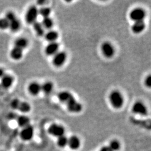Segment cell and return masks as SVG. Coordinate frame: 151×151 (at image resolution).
Masks as SVG:
<instances>
[{
  "label": "cell",
  "instance_id": "cell-1",
  "mask_svg": "<svg viewBox=\"0 0 151 151\" xmlns=\"http://www.w3.org/2000/svg\"><path fill=\"white\" fill-rule=\"evenodd\" d=\"M109 101L110 104L115 109H120L123 106L124 97L120 92L115 90L109 95Z\"/></svg>",
  "mask_w": 151,
  "mask_h": 151
},
{
  "label": "cell",
  "instance_id": "cell-2",
  "mask_svg": "<svg viewBox=\"0 0 151 151\" xmlns=\"http://www.w3.org/2000/svg\"><path fill=\"white\" fill-rule=\"evenodd\" d=\"M5 18L9 22V29L11 32H16L19 30L21 27V23L13 12H7L6 14Z\"/></svg>",
  "mask_w": 151,
  "mask_h": 151
},
{
  "label": "cell",
  "instance_id": "cell-3",
  "mask_svg": "<svg viewBox=\"0 0 151 151\" xmlns=\"http://www.w3.org/2000/svg\"><path fill=\"white\" fill-rule=\"evenodd\" d=\"M65 103L66 104L68 110L70 113H78L81 112L82 110V105L76 100L75 98L72 94L66 100Z\"/></svg>",
  "mask_w": 151,
  "mask_h": 151
},
{
  "label": "cell",
  "instance_id": "cell-4",
  "mask_svg": "<svg viewBox=\"0 0 151 151\" xmlns=\"http://www.w3.org/2000/svg\"><path fill=\"white\" fill-rule=\"evenodd\" d=\"M11 107L14 110H17L23 113H27L30 111L31 106L29 104L22 101L18 99H15L11 102Z\"/></svg>",
  "mask_w": 151,
  "mask_h": 151
},
{
  "label": "cell",
  "instance_id": "cell-5",
  "mask_svg": "<svg viewBox=\"0 0 151 151\" xmlns=\"http://www.w3.org/2000/svg\"><path fill=\"white\" fill-rule=\"evenodd\" d=\"M39 15V10L36 6H31L27 10L25 15V21L28 24H33L37 22Z\"/></svg>",
  "mask_w": 151,
  "mask_h": 151
},
{
  "label": "cell",
  "instance_id": "cell-6",
  "mask_svg": "<svg viewBox=\"0 0 151 151\" xmlns=\"http://www.w3.org/2000/svg\"><path fill=\"white\" fill-rule=\"evenodd\" d=\"M146 16V11L139 7L134 9L129 14L130 19L134 22L143 21Z\"/></svg>",
  "mask_w": 151,
  "mask_h": 151
},
{
  "label": "cell",
  "instance_id": "cell-7",
  "mask_svg": "<svg viewBox=\"0 0 151 151\" xmlns=\"http://www.w3.org/2000/svg\"><path fill=\"white\" fill-rule=\"evenodd\" d=\"M48 132L50 135L55 137H60L65 135V128L59 124H52L49 127Z\"/></svg>",
  "mask_w": 151,
  "mask_h": 151
},
{
  "label": "cell",
  "instance_id": "cell-8",
  "mask_svg": "<svg viewBox=\"0 0 151 151\" xmlns=\"http://www.w3.org/2000/svg\"><path fill=\"white\" fill-rule=\"evenodd\" d=\"M101 50L103 54L106 58H111L115 54V49L113 45L110 42H104L101 46Z\"/></svg>",
  "mask_w": 151,
  "mask_h": 151
},
{
  "label": "cell",
  "instance_id": "cell-9",
  "mask_svg": "<svg viewBox=\"0 0 151 151\" xmlns=\"http://www.w3.org/2000/svg\"><path fill=\"white\" fill-rule=\"evenodd\" d=\"M67 60V54L64 52H58L54 54L52 63L54 66L59 67L65 64Z\"/></svg>",
  "mask_w": 151,
  "mask_h": 151
},
{
  "label": "cell",
  "instance_id": "cell-10",
  "mask_svg": "<svg viewBox=\"0 0 151 151\" xmlns=\"http://www.w3.org/2000/svg\"><path fill=\"white\" fill-rule=\"evenodd\" d=\"M34 128L30 124L27 127L23 128L22 130L20 135L22 140L28 141L31 140L34 136Z\"/></svg>",
  "mask_w": 151,
  "mask_h": 151
},
{
  "label": "cell",
  "instance_id": "cell-11",
  "mask_svg": "<svg viewBox=\"0 0 151 151\" xmlns=\"http://www.w3.org/2000/svg\"><path fill=\"white\" fill-rule=\"evenodd\" d=\"M133 113L140 115L145 116L148 114V109L146 105L140 101L135 102L132 106Z\"/></svg>",
  "mask_w": 151,
  "mask_h": 151
},
{
  "label": "cell",
  "instance_id": "cell-12",
  "mask_svg": "<svg viewBox=\"0 0 151 151\" xmlns=\"http://www.w3.org/2000/svg\"><path fill=\"white\" fill-rule=\"evenodd\" d=\"M14 81V78L12 76L10 75H5L0 81V86L2 88L5 89H9L10 88Z\"/></svg>",
  "mask_w": 151,
  "mask_h": 151
},
{
  "label": "cell",
  "instance_id": "cell-13",
  "mask_svg": "<svg viewBox=\"0 0 151 151\" xmlns=\"http://www.w3.org/2000/svg\"><path fill=\"white\" fill-rule=\"evenodd\" d=\"M67 146L72 150H78L81 146L80 139L76 135H72L68 138Z\"/></svg>",
  "mask_w": 151,
  "mask_h": 151
},
{
  "label": "cell",
  "instance_id": "cell-14",
  "mask_svg": "<svg viewBox=\"0 0 151 151\" xmlns=\"http://www.w3.org/2000/svg\"><path fill=\"white\" fill-rule=\"evenodd\" d=\"M59 48H60V45L56 42L49 43L45 48V52L46 54L49 56L54 55V54L58 52Z\"/></svg>",
  "mask_w": 151,
  "mask_h": 151
},
{
  "label": "cell",
  "instance_id": "cell-15",
  "mask_svg": "<svg viewBox=\"0 0 151 151\" xmlns=\"http://www.w3.org/2000/svg\"><path fill=\"white\" fill-rule=\"evenodd\" d=\"M27 90L32 95L37 96L40 92L42 91L41 85L37 82H32L29 85Z\"/></svg>",
  "mask_w": 151,
  "mask_h": 151
},
{
  "label": "cell",
  "instance_id": "cell-16",
  "mask_svg": "<svg viewBox=\"0 0 151 151\" xmlns=\"http://www.w3.org/2000/svg\"><path fill=\"white\" fill-rule=\"evenodd\" d=\"M146 24L144 21L141 22H134V23L132 25L131 29L132 32L136 34H140L145 29Z\"/></svg>",
  "mask_w": 151,
  "mask_h": 151
},
{
  "label": "cell",
  "instance_id": "cell-17",
  "mask_svg": "<svg viewBox=\"0 0 151 151\" xmlns=\"http://www.w3.org/2000/svg\"><path fill=\"white\" fill-rule=\"evenodd\" d=\"M23 55V50L19 48L16 47L11 49L10 52V57L12 60H21Z\"/></svg>",
  "mask_w": 151,
  "mask_h": 151
},
{
  "label": "cell",
  "instance_id": "cell-18",
  "mask_svg": "<svg viewBox=\"0 0 151 151\" xmlns=\"http://www.w3.org/2000/svg\"><path fill=\"white\" fill-rule=\"evenodd\" d=\"M18 125L21 128H25L30 125V119L25 115H20L16 118Z\"/></svg>",
  "mask_w": 151,
  "mask_h": 151
},
{
  "label": "cell",
  "instance_id": "cell-19",
  "mask_svg": "<svg viewBox=\"0 0 151 151\" xmlns=\"http://www.w3.org/2000/svg\"><path fill=\"white\" fill-rule=\"evenodd\" d=\"M14 44H15L14 47L22 49V50H24L28 46L29 42L26 38L22 37V38H17L15 41Z\"/></svg>",
  "mask_w": 151,
  "mask_h": 151
},
{
  "label": "cell",
  "instance_id": "cell-20",
  "mask_svg": "<svg viewBox=\"0 0 151 151\" xmlns=\"http://www.w3.org/2000/svg\"><path fill=\"white\" fill-rule=\"evenodd\" d=\"M53 83L50 81H48L41 85V91L43 92L45 94L48 95L53 91Z\"/></svg>",
  "mask_w": 151,
  "mask_h": 151
},
{
  "label": "cell",
  "instance_id": "cell-21",
  "mask_svg": "<svg viewBox=\"0 0 151 151\" xmlns=\"http://www.w3.org/2000/svg\"><path fill=\"white\" fill-rule=\"evenodd\" d=\"M58 38V32L54 30H50L45 34V39L50 43L54 42Z\"/></svg>",
  "mask_w": 151,
  "mask_h": 151
},
{
  "label": "cell",
  "instance_id": "cell-22",
  "mask_svg": "<svg viewBox=\"0 0 151 151\" xmlns=\"http://www.w3.org/2000/svg\"><path fill=\"white\" fill-rule=\"evenodd\" d=\"M33 28L39 37H42L44 35V28L42 26V24L39 22H35L33 24Z\"/></svg>",
  "mask_w": 151,
  "mask_h": 151
},
{
  "label": "cell",
  "instance_id": "cell-23",
  "mask_svg": "<svg viewBox=\"0 0 151 151\" xmlns=\"http://www.w3.org/2000/svg\"><path fill=\"white\" fill-rule=\"evenodd\" d=\"M44 28H45L47 29H50L53 26V22L52 19H50L49 17L43 18L42 22L41 23Z\"/></svg>",
  "mask_w": 151,
  "mask_h": 151
},
{
  "label": "cell",
  "instance_id": "cell-24",
  "mask_svg": "<svg viewBox=\"0 0 151 151\" xmlns=\"http://www.w3.org/2000/svg\"><path fill=\"white\" fill-rule=\"evenodd\" d=\"M57 144L60 148H64L68 145V138L65 135L58 138Z\"/></svg>",
  "mask_w": 151,
  "mask_h": 151
},
{
  "label": "cell",
  "instance_id": "cell-25",
  "mask_svg": "<svg viewBox=\"0 0 151 151\" xmlns=\"http://www.w3.org/2000/svg\"><path fill=\"white\" fill-rule=\"evenodd\" d=\"M108 146L113 151H118L120 149L121 145L118 140L114 139L110 142Z\"/></svg>",
  "mask_w": 151,
  "mask_h": 151
},
{
  "label": "cell",
  "instance_id": "cell-26",
  "mask_svg": "<svg viewBox=\"0 0 151 151\" xmlns=\"http://www.w3.org/2000/svg\"><path fill=\"white\" fill-rule=\"evenodd\" d=\"M51 13V10L49 7H44L39 10V14H40L43 18L48 17Z\"/></svg>",
  "mask_w": 151,
  "mask_h": 151
},
{
  "label": "cell",
  "instance_id": "cell-27",
  "mask_svg": "<svg viewBox=\"0 0 151 151\" xmlns=\"http://www.w3.org/2000/svg\"><path fill=\"white\" fill-rule=\"evenodd\" d=\"M9 28V22L6 19L1 18L0 19V29L1 30H6Z\"/></svg>",
  "mask_w": 151,
  "mask_h": 151
},
{
  "label": "cell",
  "instance_id": "cell-28",
  "mask_svg": "<svg viewBox=\"0 0 151 151\" xmlns=\"http://www.w3.org/2000/svg\"><path fill=\"white\" fill-rule=\"evenodd\" d=\"M145 84L146 86L148 87H151V76H148L145 80Z\"/></svg>",
  "mask_w": 151,
  "mask_h": 151
},
{
  "label": "cell",
  "instance_id": "cell-29",
  "mask_svg": "<svg viewBox=\"0 0 151 151\" xmlns=\"http://www.w3.org/2000/svg\"><path fill=\"white\" fill-rule=\"evenodd\" d=\"M7 116H8L9 119H10V120H14V119H16L18 116L16 114L14 113H11L9 114Z\"/></svg>",
  "mask_w": 151,
  "mask_h": 151
},
{
  "label": "cell",
  "instance_id": "cell-30",
  "mask_svg": "<svg viewBox=\"0 0 151 151\" xmlns=\"http://www.w3.org/2000/svg\"><path fill=\"white\" fill-rule=\"evenodd\" d=\"M100 151H113L109 146H104L101 148Z\"/></svg>",
  "mask_w": 151,
  "mask_h": 151
},
{
  "label": "cell",
  "instance_id": "cell-31",
  "mask_svg": "<svg viewBox=\"0 0 151 151\" xmlns=\"http://www.w3.org/2000/svg\"><path fill=\"white\" fill-rule=\"evenodd\" d=\"M5 75V71H4V70L2 68H0V80L1 79V78Z\"/></svg>",
  "mask_w": 151,
  "mask_h": 151
},
{
  "label": "cell",
  "instance_id": "cell-32",
  "mask_svg": "<svg viewBox=\"0 0 151 151\" xmlns=\"http://www.w3.org/2000/svg\"><path fill=\"white\" fill-rule=\"evenodd\" d=\"M46 1H38V4L40 5H42L43 4H44Z\"/></svg>",
  "mask_w": 151,
  "mask_h": 151
},
{
  "label": "cell",
  "instance_id": "cell-33",
  "mask_svg": "<svg viewBox=\"0 0 151 151\" xmlns=\"http://www.w3.org/2000/svg\"><path fill=\"white\" fill-rule=\"evenodd\" d=\"M1 86H0V89H1Z\"/></svg>",
  "mask_w": 151,
  "mask_h": 151
}]
</instances>
